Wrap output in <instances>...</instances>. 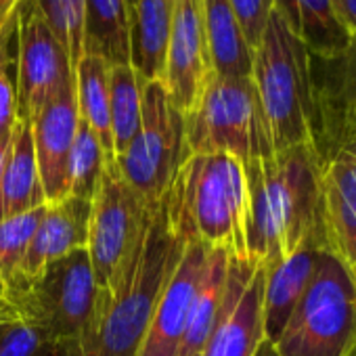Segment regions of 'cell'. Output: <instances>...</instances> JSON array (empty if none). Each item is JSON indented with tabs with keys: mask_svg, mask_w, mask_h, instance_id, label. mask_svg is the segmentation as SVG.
Returning <instances> with one entry per match:
<instances>
[{
	"mask_svg": "<svg viewBox=\"0 0 356 356\" xmlns=\"http://www.w3.org/2000/svg\"><path fill=\"white\" fill-rule=\"evenodd\" d=\"M245 174L250 258L273 266L318 233L321 163L312 145H300L248 163Z\"/></svg>",
	"mask_w": 356,
	"mask_h": 356,
	"instance_id": "1",
	"label": "cell"
},
{
	"mask_svg": "<svg viewBox=\"0 0 356 356\" xmlns=\"http://www.w3.org/2000/svg\"><path fill=\"white\" fill-rule=\"evenodd\" d=\"M185 248L187 241L174 229L163 197L149 218L128 275L113 293L99 289L95 327L84 341L67 348V356H136Z\"/></svg>",
	"mask_w": 356,
	"mask_h": 356,
	"instance_id": "2",
	"label": "cell"
},
{
	"mask_svg": "<svg viewBox=\"0 0 356 356\" xmlns=\"http://www.w3.org/2000/svg\"><path fill=\"white\" fill-rule=\"evenodd\" d=\"M174 229L187 243L250 258V187L245 165L227 153H193L165 193Z\"/></svg>",
	"mask_w": 356,
	"mask_h": 356,
	"instance_id": "3",
	"label": "cell"
},
{
	"mask_svg": "<svg viewBox=\"0 0 356 356\" xmlns=\"http://www.w3.org/2000/svg\"><path fill=\"white\" fill-rule=\"evenodd\" d=\"M252 80L273 153L312 145L310 53L275 11L254 49Z\"/></svg>",
	"mask_w": 356,
	"mask_h": 356,
	"instance_id": "4",
	"label": "cell"
},
{
	"mask_svg": "<svg viewBox=\"0 0 356 356\" xmlns=\"http://www.w3.org/2000/svg\"><path fill=\"white\" fill-rule=\"evenodd\" d=\"M19 318L67 348L84 341L97 318L99 287L86 248L7 287Z\"/></svg>",
	"mask_w": 356,
	"mask_h": 356,
	"instance_id": "5",
	"label": "cell"
},
{
	"mask_svg": "<svg viewBox=\"0 0 356 356\" xmlns=\"http://www.w3.org/2000/svg\"><path fill=\"white\" fill-rule=\"evenodd\" d=\"M354 339L356 277L323 250L306 293L273 343L281 356H346Z\"/></svg>",
	"mask_w": 356,
	"mask_h": 356,
	"instance_id": "6",
	"label": "cell"
},
{
	"mask_svg": "<svg viewBox=\"0 0 356 356\" xmlns=\"http://www.w3.org/2000/svg\"><path fill=\"white\" fill-rule=\"evenodd\" d=\"M193 153H227L243 165L273 155L264 113L252 78L212 74L195 107L185 115Z\"/></svg>",
	"mask_w": 356,
	"mask_h": 356,
	"instance_id": "7",
	"label": "cell"
},
{
	"mask_svg": "<svg viewBox=\"0 0 356 356\" xmlns=\"http://www.w3.org/2000/svg\"><path fill=\"white\" fill-rule=\"evenodd\" d=\"M189 157L185 115L172 105L159 80L145 82L138 132L126 151L115 157L124 181L149 208H155Z\"/></svg>",
	"mask_w": 356,
	"mask_h": 356,
	"instance_id": "8",
	"label": "cell"
},
{
	"mask_svg": "<svg viewBox=\"0 0 356 356\" xmlns=\"http://www.w3.org/2000/svg\"><path fill=\"white\" fill-rule=\"evenodd\" d=\"M155 208H149L124 181L115 161H105L90 200L86 245L97 287L103 293H113L128 275Z\"/></svg>",
	"mask_w": 356,
	"mask_h": 356,
	"instance_id": "9",
	"label": "cell"
},
{
	"mask_svg": "<svg viewBox=\"0 0 356 356\" xmlns=\"http://www.w3.org/2000/svg\"><path fill=\"white\" fill-rule=\"evenodd\" d=\"M312 149L321 168L356 143V36L337 55L310 57Z\"/></svg>",
	"mask_w": 356,
	"mask_h": 356,
	"instance_id": "10",
	"label": "cell"
},
{
	"mask_svg": "<svg viewBox=\"0 0 356 356\" xmlns=\"http://www.w3.org/2000/svg\"><path fill=\"white\" fill-rule=\"evenodd\" d=\"M15 40L17 113L32 124L42 107L74 82V65L36 9L22 13Z\"/></svg>",
	"mask_w": 356,
	"mask_h": 356,
	"instance_id": "11",
	"label": "cell"
},
{
	"mask_svg": "<svg viewBox=\"0 0 356 356\" xmlns=\"http://www.w3.org/2000/svg\"><path fill=\"white\" fill-rule=\"evenodd\" d=\"M204 0H174L161 84L172 105L187 115L212 76Z\"/></svg>",
	"mask_w": 356,
	"mask_h": 356,
	"instance_id": "12",
	"label": "cell"
},
{
	"mask_svg": "<svg viewBox=\"0 0 356 356\" xmlns=\"http://www.w3.org/2000/svg\"><path fill=\"white\" fill-rule=\"evenodd\" d=\"M262 289V264L231 260L225 306L202 356H254L264 337Z\"/></svg>",
	"mask_w": 356,
	"mask_h": 356,
	"instance_id": "13",
	"label": "cell"
},
{
	"mask_svg": "<svg viewBox=\"0 0 356 356\" xmlns=\"http://www.w3.org/2000/svg\"><path fill=\"white\" fill-rule=\"evenodd\" d=\"M208 254L210 248L187 243L181 262L174 268V275L157 302L136 356H178Z\"/></svg>",
	"mask_w": 356,
	"mask_h": 356,
	"instance_id": "14",
	"label": "cell"
},
{
	"mask_svg": "<svg viewBox=\"0 0 356 356\" xmlns=\"http://www.w3.org/2000/svg\"><path fill=\"white\" fill-rule=\"evenodd\" d=\"M318 229L325 252L356 268V143L321 168Z\"/></svg>",
	"mask_w": 356,
	"mask_h": 356,
	"instance_id": "15",
	"label": "cell"
},
{
	"mask_svg": "<svg viewBox=\"0 0 356 356\" xmlns=\"http://www.w3.org/2000/svg\"><path fill=\"white\" fill-rule=\"evenodd\" d=\"M80 124L76 78L32 122V140L47 204L67 197V163Z\"/></svg>",
	"mask_w": 356,
	"mask_h": 356,
	"instance_id": "16",
	"label": "cell"
},
{
	"mask_svg": "<svg viewBox=\"0 0 356 356\" xmlns=\"http://www.w3.org/2000/svg\"><path fill=\"white\" fill-rule=\"evenodd\" d=\"M321 229L308 241H304L285 260L264 266V289H262V331L264 337L277 341L293 308L306 293L323 252Z\"/></svg>",
	"mask_w": 356,
	"mask_h": 356,
	"instance_id": "17",
	"label": "cell"
},
{
	"mask_svg": "<svg viewBox=\"0 0 356 356\" xmlns=\"http://www.w3.org/2000/svg\"><path fill=\"white\" fill-rule=\"evenodd\" d=\"M88 200L67 195L59 202L47 204L15 281L30 279L51 262L65 258L76 250H84L88 245Z\"/></svg>",
	"mask_w": 356,
	"mask_h": 356,
	"instance_id": "18",
	"label": "cell"
},
{
	"mask_svg": "<svg viewBox=\"0 0 356 356\" xmlns=\"http://www.w3.org/2000/svg\"><path fill=\"white\" fill-rule=\"evenodd\" d=\"M47 206L34 153L32 124L17 120L9 155L0 174V220Z\"/></svg>",
	"mask_w": 356,
	"mask_h": 356,
	"instance_id": "19",
	"label": "cell"
},
{
	"mask_svg": "<svg viewBox=\"0 0 356 356\" xmlns=\"http://www.w3.org/2000/svg\"><path fill=\"white\" fill-rule=\"evenodd\" d=\"M273 11L306 44L310 57L337 55L352 42L335 0H273Z\"/></svg>",
	"mask_w": 356,
	"mask_h": 356,
	"instance_id": "20",
	"label": "cell"
},
{
	"mask_svg": "<svg viewBox=\"0 0 356 356\" xmlns=\"http://www.w3.org/2000/svg\"><path fill=\"white\" fill-rule=\"evenodd\" d=\"M174 0H138L130 15V65L145 80H161Z\"/></svg>",
	"mask_w": 356,
	"mask_h": 356,
	"instance_id": "21",
	"label": "cell"
},
{
	"mask_svg": "<svg viewBox=\"0 0 356 356\" xmlns=\"http://www.w3.org/2000/svg\"><path fill=\"white\" fill-rule=\"evenodd\" d=\"M204 19L212 72L222 78H252L254 49L243 34L231 0H204Z\"/></svg>",
	"mask_w": 356,
	"mask_h": 356,
	"instance_id": "22",
	"label": "cell"
},
{
	"mask_svg": "<svg viewBox=\"0 0 356 356\" xmlns=\"http://www.w3.org/2000/svg\"><path fill=\"white\" fill-rule=\"evenodd\" d=\"M229 266H231V258L225 252L210 250L204 275L200 279L191 304L187 331L181 350H178V356H197L208 343L225 306L227 287H229Z\"/></svg>",
	"mask_w": 356,
	"mask_h": 356,
	"instance_id": "23",
	"label": "cell"
},
{
	"mask_svg": "<svg viewBox=\"0 0 356 356\" xmlns=\"http://www.w3.org/2000/svg\"><path fill=\"white\" fill-rule=\"evenodd\" d=\"M109 70L111 65L103 57L84 53L74 67V78L80 120L95 132L105 157L115 161L109 115Z\"/></svg>",
	"mask_w": 356,
	"mask_h": 356,
	"instance_id": "24",
	"label": "cell"
},
{
	"mask_svg": "<svg viewBox=\"0 0 356 356\" xmlns=\"http://www.w3.org/2000/svg\"><path fill=\"white\" fill-rule=\"evenodd\" d=\"M84 53L109 65L130 63V11L126 0H86Z\"/></svg>",
	"mask_w": 356,
	"mask_h": 356,
	"instance_id": "25",
	"label": "cell"
},
{
	"mask_svg": "<svg viewBox=\"0 0 356 356\" xmlns=\"http://www.w3.org/2000/svg\"><path fill=\"white\" fill-rule=\"evenodd\" d=\"M145 80L130 63L109 70V115L115 157L126 151L140 126Z\"/></svg>",
	"mask_w": 356,
	"mask_h": 356,
	"instance_id": "26",
	"label": "cell"
},
{
	"mask_svg": "<svg viewBox=\"0 0 356 356\" xmlns=\"http://www.w3.org/2000/svg\"><path fill=\"white\" fill-rule=\"evenodd\" d=\"M105 161L109 159L105 157L99 138L80 120L67 163V195L90 202L99 187Z\"/></svg>",
	"mask_w": 356,
	"mask_h": 356,
	"instance_id": "27",
	"label": "cell"
},
{
	"mask_svg": "<svg viewBox=\"0 0 356 356\" xmlns=\"http://www.w3.org/2000/svg\"><path fill=\"white\" fill-rule=\"evenodd\" d=\"M55 38L65 49L72 65L84 55V19L86 0H36L34 7Z\"/></svg>",
	"mask_w": 356,
	"mask_h": 356,
	"instance_id": "28",
	"label": "cell"
},
{
	"mask_svg": "<svg viewBox=\"0 0 356 356\" xmlns=\"http://www.w3.org/2000/svg\"><path fill=\"white\" fill-rule=\"evenodd\" d=\"M42 212L44 206L0 220V281L5 283V289L19 275L22 262L42 218Z\"/></svg>",
	"mask_w": 356,
	"mask_h": 356,
	"instance_id": "29",
	"label": "cell"
},
{
	"mask_svg": "<svg viewBox=\"0 0 356 356\" xmlns=\"http://www.w3.org/2000/svg\"><path fill=\"white\" fill-rule=\"evenodd\" d=\"M17 26L11 24L0 32V145L9 143L17 126V82H15V55L13 40L17 38Z\"/></svg>",
	"mask_w": 356,
	"mask_h": 356,
	"instance_id": "30",
	"label": "cell"
},
{
	"mask_svg": "<svg viewBox=\"0 0 356 356\" xmlns=\"http://www.w3.org/2000/svg\"><path fill=\"white\" fill-rule=\"evenodd\" d=\"M0 356H67V346L17 318L0 325Z\"/></svg>",
	"mask_w": 356,
	"mask_h": 356,
	"instance_id": "31",
	"label": "cell"
},
{
	"mask_svg": "<svg viewBox=\"0 0 356 356\" xmlns=\"http://www.w3.org/2000/svg\"><path fill=\"white\" fill-rule=\"evenodd\" d=\"M235 15L252 49H256L264 26L273 13V0H231Z\"/></svg>",
	"mask_w": 356,
	"mask_h": 356,
	"instance_id": "32",
	"label": "cell"
},
{
	"mask_svg": "<svg viewBox=\"0 0 356 356\" xmlns=\"http://www.w3.org/2000/svg\"><path fill=\"white\" fill-rule=\"evenodd\" d=\"M26 0H0V32L7 30L22 17V7Z\"/></svg>",
	"mask_w": 356,
	"mask_h": 356,
	"instance_id": "33",
	"label": "cell"
},
{
	"mask_svg": "<svg viewBox=\"0 0 356 356\" xmlns=\"http://www.w3.org/2000/svg\"><path fill=\"white\" fill-rule=\"evenodd\" d=\"M337 13L341 17V24L350 32V36H356V0H335Z\"/></svg>",
	"mask_w": 356,
	"mask_h": 356,
	"instance_id": "34",
	"label": "cell"
},
{
	"mask_svg": "<svg viewBox=\"0 0 356 356\" xmlns=\"http://www.w3.org/2000/svg\"><path fill=\"white\" fill-rule=\"evenodd\" d=\"M19 314L17 310L13 308V304L5 298V296H0V325H5V323H11V321H17Z\"/></svg>",
	"mask_w": 356,
	"mask_h": 356,
	"instance_id": "35",
	"label": "cell"
},
{
	"mask_svg": "<svg viewBox=\"0 0 356 356\" xmlns=\"http://www.w3.org/2000/svg\"><path fill=\"white\" fill-rule=\"evenodd\" d=\"M254 356H281V354H279V350L275 348V343L270 339L262 337L258 348H256V352H254Z\"/></svg>",
	"mask_w": 356,
	"mask_h": 356,
	"instance_id": "36",
	"label": "cell"
},
{
	"mask_svg": "<svg viewBox=\"0 0 356 356\" xmlns=\"http://www.w3.org/2000/svg\"><path fill=\"white\" fill-rule=\"evenodd\" d=\"M9 145H11V140L0 145V174H3V168H5V161H7V155H9Z\"/></svg>",
	"mask_w": 356,
	"mask_h": 356,
	"instance_id": "37",
	"label": "cell"
},
{
	"mask_svg": "<svg viewBox=\"0 0 356 356\" xmlns=\"http://www.w3.org/2000/svg\"><path fill=\"white\" fill-rule=\"evenodd\" d=\"M136 3H138V0H126V5H128V11H130V15H132V11H134Z\"/></svg>",
	"mask_w": 356,
	"mask_h": 356,
	"instance_id": "38",
	"label": "cell"
},
{
	"mask_svg": "<svg viewBox=\"0 0 356 356\" xmlns=\"http://www.w3.org/2000/svg\"><path fill=\"white\" fill-rule=\"evenodd\" d=\"M346 356H356V339H354V343L350 346V350H348V354Z\"/></svg>",
	"mask_w": 356,
	"mask_h": 356,
	"instance_id": "39",
	"label": "cell"
},
{
	"mask_svg": "<svg viewBox=\"0 0 356 356\" xmlns=\"http://www.w3.org/2000/svg\"><path fill=\"white\" fill-rule=\"evenodd\" d=\"M5 293H7V289H5V283L0 281V296H5ZM5 298H7V296H5Z\"/></svg>",
	"mask_w": 356,
	"mask_h": 356,
	"instance_id": "40",
	"label": "cell"
},
{
	"mask_svg": "<svg viewBox=\"0 0 356 356\" xmlns=\"http://www.w3.org/2000/svg\"><path fill=\"white\" fill-rule=\"evenodd\" d=\"M352 273H354V277H356V268H354V270H352Z\"/></svg>",
	"mask_w": 356,
	"mask_h": 356,
	"instance_id": "41",
	"label": "cell"
},
{
	"mask_svg": "<svg viewBox=\"0 0 356 356\" xmlns=\"http://www.w3.org/2000/svg\"><path fill=\"white\" fill-rule=\"evenodd\" d=\"M197 356H202V354H197Z\"/></svg>",
	"mask_w": 356,
	"mask_h": 356,
	"instance_id": "42",
	"label": "cell"
}]
</instances>
